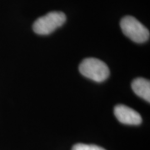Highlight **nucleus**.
Here are the masks:
<instances>
[{"label":"nucleus","mask_w":150,"mask_h":150,"mask_svg":"<svg viewBox=\"0 0 150 150\" xmlns=\"http://www.w3.org/2000/svg\"><path fill=\"white\" fill-rule=\"evenodd\" d=\"M79 72L86 78L98 83L106 80L110 74L107 64L94 58L83 59L79 65Z\"/></svg>","instance_id":"nucleus-1"},{"label":"nucleus","mask_w":150,"mask_h":150,"mask_svg":"<svg viewBox=\"0 0 150 150\" xmlns=\"http://www.w3.org/2000/svg\"><path fill=\"white\" fill-rule=\"evenodd\" d=\"M66 15L63 12L53 11L38 18L33 25V29L37 34L48 35L64 24Z\"/></svg>","instance_id":"nucleus-2"},{"label":"nucleus","mask_w":150,"mask_h":150,"mask_svg":"<svg viewBox=\"0 0 150 150\" xmlns=\"http://www.w3.org/2000/svg\"><path fill=\"white\" fill-rule=\"evenodd\" d=\"M120 27L124 35L135 43H145L149 38V29L134 17H123L120 22Z\"/></svg>","instance_id":"nucleus-3"},{"label":"nucleus","mask_w":150,"mask_h":150,"mask_svg":"<svg viewBox=\"0 0 150 150\" xmlns=\"http://www.w3.org/2000/svg\"><path fill=\"white\" fill-rule=\"evenodd\" d=\"M114 115L120 123L128 125H139L142 123V117L137 111L126 105L118 104L114 108Z\"/></svg>","instance_id":"nucleus-4"},{"label":"nucleus","mask_w":150,"mask_h":150,"mask_svg":"<svg viewBox=\"0 0 150 150\" xmlns=\"http://www.w3.org/2000/svg\"><path fill=\"white\" fill-rule=\"evenodd\" d=\"M133 91L148 103L150 102V82L144 78H137L132 82Z\"/></svg>","instance_id":"nucleus-5"},{"label":"nucleus","mask_w":150,"mask_h":150,"mask_svg":"<svg viewBox=\"0 0 150 150\" xmlns=\"http://www.w3.org/2000/svg\"><path fill=\"white\" fill-rule=\"evenodd\" d=\"M72 150H105L99 146L84 144H77L73 146Z\"/></svg>","instance_id":"nucleus-6"}]
</instances>
